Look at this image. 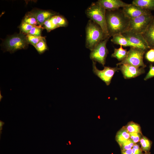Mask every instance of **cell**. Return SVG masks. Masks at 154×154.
Masks as SVG:
<instances>
[{"label":"cell","mask_w":154,"mask_h":154,"mask_svg":"<svg viewBox=\"0 0 154 154\" xmlns=\"http://www.w3.org/2000/svg\"><path fill=\"white\" fill-rule=\"evenodd\" d=\"M107 27L109 37L127 31L130 19L123 15L122 9L106 11Z\"/></svg>","instance_id":"cell-1"},{"label":"cell","mask_w":154,"mask_h":154,"mask_svg":"<svg viewBox=\"0 0 154 154\" xmlns=\"http://www.w3.org/2000/svg\"><path fill=\"white\" fill-rule=\"evenodd\" d=\"M108 37L101 28L89 20L86 27L85 46L91 51Z\"/></svg>","instance_id":"cell-2"},{"label":"cell","mask_w":154,"mask_h":154,"mask_svg":"<svg viewBox=\"0 0 154 154\" xmlns=\"http://www.w3.org/2000/svg\"><path fill=\"white\" fill-rule=\"evenodd\" d=\"M106 10L96 2L93 3L86 9L85 13L87 17L98 25L106 36L109 37L107 29L106 13Z\"/></svg>","instance_id":"cell-3"},{"label":"cell","mask_w":154,"mask_h":154,"mask_svg":"<svg viewBox=\"0 0 154 154\" xmlns=\"http://www.w3.org/2000/svg\"><path fill=\"white\" fill-rule=\"evenodd\" d=\"M28 44L26 35L20 32L7 38L3 46L6 51L12 53L18 50L26 49Z\"/></svg>","instance_id":"cell-4"},{"label":"cell","mask_w":154,"mask_h":154,"mask_svg":"<svg viewBox=\"0 0 154 154\" xmlns=\"http://www.w3.org/2000/svg\"><path fill=\"white\" fill-rule=\"evenodd\" d=\"M146 51L138 48L131 47L128 51L125 58L116 65L117 66L123 64H127L144 68L146 65L143 62V57Z\"/></svg>","instance_id":"cell-5"},{"label":"cell","mask_w":154,"mask_h":154,"mask_svg":"<svg viewBox=\"0 0 154 154\" xmlns=\"http://www.w3.org/2000/svg\"><path fill=\"white\" fill-rule=\"evenodd\" d=\"M154 19L151 13L130 19L127 31L142 34Z\"/></svg>","instance_id":"cell-6"},{"label":"cell","mask_w":154,"mask_h":154,"mask_svg":"<svg viewBox=\"0 0 154 154\" xmlns=\"http://www.w3.org/2000/svg\"><path fill=\"white\" fill-rule=\"evenodd\" d=\"M109 38H107L100 42L91 51L90 55V58L92 61L98 62L103 66L109 52L106 45Z\"/></svg>","instance_id":"cell-7"},{"label":"cell","mask_w":154,"mask_h":154,"mask_svg":"<svg viewBox=\"0 0 154 154\" xmlns=\"http://www.w3.org/2000/svg\"><path fill=\"white\" fill-rule=\"evenodd\" d=\"M96 62L92 61L93 73L104 81L107 86L110 85L115 72L119 70L117 66L115 67L104 66L102 70H100L97 68Z\"/></svg>","instance_id":"cell-8"},{"label":"cell","mask_w":154,"mask_h":154,"mask_svg":"<svg viewBox=\"0 0 154 154\" xmlns=\"http://www.w3.org/2000/svg\"><path fill=\"white\" fill-rule=\"evenodd\" d=\"M122 34L136 47L145 51L150 49L141 34H136L127 31Z\"/></svg>","instance_id":"cell-9"},{"label":"cell","mask_w":154,"mask_h":154,"mask_svg":"<svg viewBox=\"0 0 154 154\" xmlns=\"http://www.w3.org/2000/svg\"><path fill=\"white\" fill-rule=\"evenodd\" d=\"M122 10L125 16L129 19L151 13V11L142 9L132 3L123 8Z\"/></svg>","instance_id":"cell-10"},{"label":"cell","mask_w":154,"mask_h":154,"mask_svg":"<svg viewBox=\"0 0 154 154\" xmlns=\"http://www.w3.org/2000/svg\"><path fill=\"white\" fill-rule=\"evenodd\" d=\"M120 66L119 70L124 78L126 79L136 77L145 72L144 68H143L127 64H123Z\"/></svg>","instance_id":"cell-11"},{"label":"cell","mask_w":154,"mask_h":154,"mask_svg":"<svg viewBox=\"0 0 154 154\" xmlns=\"http://www.w3.org/2000/svg\"><path fill=\"white\" fill-rule=\"evenodd\" d=\"M106 11H113L127 6L130 4L120 0H99L96 2Z\"/></svg>","instance_id":"cell-12"},{"label":"cell","mask_w":154,"mask_h":154,"mask_svg":"<svg viewBox=\"0 0 154 154\" xmlns=\"http://www.w3.org/2000/svg\"><path fill=\"white\" fill-rule=\"evenodd\" d=\"M31 11L35 15L39 25L41 26L46 21L57 14L56 12L49 10L37 9Z\"/></svg>","instance_id":"cell-13"},{"label":"cell","mask_w":154,"mask_h":154,"mask_svg":"<svg viewBox=\"0 0 154 154\" xmlns=\"http://www.w3.org/2000/svg\"><path fill=\"white\" fill-rule=\"evenodd\" d=\"M142 35L150 49H154V19Z\"/></svg>","instance_id":"cell-14"},{"label":"cell","mask_w":154,"mask_h":154,"mask_svg":"<svg viewBox=\"0 0 154 154\" xmlns=\"http://www.w3.org/2000/svg\"><path fill=\"white\" fill-rule=\"evenodd\" d=\"M112 42L115 44L124 46L135 47L130 43L122 34H117L112 36L111 39Z\"/></svg>","instance_id":"cell-15"},{"label":"cell","mask_w":154,"mask_h":154,"mask_svg":"<svg viewBox=\"0 0 154 154\" xmlns=\"http://www.w3.org/2000/svg\"><path fill=\"white\" fill-rule=\"evenodd\" d=\"M132 4L144 9L154 10V0H134Z\"/></svg>","instance_id":"cell-16"},{"label":"cell","mask_w":154,"mask_h":154,"mask_svg":"<svg viewBox=\"0 0 154 154\" xmlns=\"http://www.w3.org/2000/svg\"><path fill=\"white\" fill-rule=\"evenodd\" d=\"M129 138V133L125 126H123L116 134V140L119 145Z\"/></svg>","instance_id":"cell-17"},{"label":"cell","mask_w":154,"mask_h":154,"mask_svg":"<svg viewBox=\"0 0 154 154\" xmlns=\"http://www.w3.org/2000/svg\"><path fill=\"white\" fill-rule=\"evenodd\" d=\"M128 53L127 50L123 49L122 46H120L119 48H115L111 57L115 58L121 62L124 60L126 57Z\"/></svg>","instance_id":"cell-18"},{"label":"cell","mask_w":154,"mask_h":154,"mask_svg":"<svg viewBox=\"0 0 154 154\" xmlns=\"http://www.w3.org/2000/svg\"><path fill=\"white\" fill-rule=\"evenodd\" d=\"M22 21L33 26L39 25L35 15L31 11L26 13Z\"/></svg>","instance_id":"cell-19"},{"label":"cell","mask_w":154,"mask_h":154,"mask_svg":"<svg viewBox=\"0 0 154 154\" xmlns=\"http://www.w3.org/2000/svg\"><path fill=\"white\" fill-rule=\"evenodd\" d=\"M139 142L142 151L145 153L149 152L152 145V141L143 135Z\"/></svg>","instance_id":"cell-20"},{"label":"cell","mask_w":154,"mask_h":154,"mask_svg":"<svg viewBox=\"0 0 154 154\" xmlns=\"http://www.w3.org/2000/svg\"><path fill=\"white\" fill-rule=\"evenodd\" d=\"M125 126L129 133L136 132L142 133L140 125L133 121L129 122Z\"/></svg>","instance_id":"cell-21"},{"label":"cell","mask_w":154,"mask_h":154,"mask_svg":"<svg viewBox=\"0 0 154 154\" xmlns=\"http://www.w3.org/2000/svg\"><path fill=\"white\" fill-rule=\"evenodd\" d=\"M35 47L40 54L43 53L48 50V49L45 37H44L39 41Z\"/></svg>","instance_id":"cell-22"},{"label":"cell","mask_w":154,"mask_h":154,"mask_svg":"<svg viewBox=\"0 0 154 154\" xmlns=\"http://www.w3.org/2000/svg\"><path fill=\"white\" fill-rule=\"evenodd\" d=\"M26 37L29 44L33 45L34 47L38 42L44 37L42 36H37L29 34L26 35Z\"/></svg>","instance_id":"cell-23"},{"label":"cell","mask_w":154,"mask_h":154,"mask_svg":"<svg viewBox=\"0 0 154 154\" xmlns=\"http://www.w3.org/2000/svg\"><path fill=\"white\" fill-rule=\"evenodd\" d=\"M33 26L29 24L22 21L19 26L21 32L26 35L29 33Z\"/></svg>","instance_id":"cell-24"},{"label":"cell","mask_w":154,"mask_h":154,"mask_svg":"<svg viewBox=\"0 0 154 154\" xmlns=\"http://www.w3.org/2000/svg\"><path fill=\"white\" fill-rule=\"evenodd\" d=\"M44 28L42 26H33L29 33L37 36H41L42 31Z\"/></svg>","instance_id":"cell-25"},{"label":"cell","mask_w":154,"mask_h":154,"mask_svg":"<svg viewBox=\"0 0 154 154\" xmlns=\"http://www.w3.org/2000/svg\"><path fill=\"white\" fill-rule=\"evenodd\" d=\"M57 22L59 27H66L68 25V22L65 17L62 15L57 14L56 15Z\"/></svg>","instance_id":"cell-26"},{"label":"cell","mask_w":154,"mask_h":154,"mask_svg":"<svg viewBox=\"0 0 154 154\" xmlns=\"http://www.w3.org/2000/svg\"><path fill=\"white\" fill-rule=\"evenodd\" d=\"M135 144L129 138L122 143L119 146L121 150H124L131 149Z\"/></svg>","instance_id":"cell-27"},{"label":"cell","mask_w":154,"mask_h":154,"mask_svg":"<svg viewBox=\"0 0 154 154\" xmlns=\"http://www.w3.org/2000/svg\"><path fill=\"white\" fill-rule=\"evenodd\" d=\"M129 134L130 138L135 144L139 141L143 136L142 133H131Z\"/></svg>","instance_id":"cell-28"},{"label":"cell","mask_w":154,"mask_h":154,"mask_svg":"<svg viewBox=\"0 0 154 154\" xmlns=\"http://www.w3.org/2000/svg\"><path fill=\"white\" fill-rule=\"evenodd\" d=\"M42 26H43V27L48 32H49L51 30L56 29L52 23L50 19L46 21Z\"/></svg>","instance_id":"cell-29"},{"label":"cell","mask_w":154,"mask_h":154,"mask_svg":"<svg viewBox=\"0 0 154 154\" xmlns=\"http://www.w3.org/2000/svg\"><path fill=\"white\" fill-rule=\"evenodd\" d=\"M146 59L151 62H154V49H150L146 53Z\"/></svg>","instance_id":"cell-30"},{"label":"cell","mask_w":154,"mask_h":154,"mask_svg":"<svg viewBox=\"0 0 154 154\" xmlns=\"http://www.w3.org/2000/svg\"><path fill=\"white\" fill-rule=\"evenodd\" d=\"M149 68L148 72L144 78L145 80L154 77V66L151 64Z\"/></svg>","instance_id":"cell-31"},{"label":"cell","mask_w":154,"mask_h":154,"mask_svg":"<svg viewBox=\"0 0 154 154\" xmlns=\"http://www.w3.org/2000/svg\"><path fill=\"white\" fill-rule=\"evenodd\" d=\"M132 154H142V150L138 144H135L131 148Z\"/></svg>","instance_id":"cell-32"},{"label":"cell","mask_w":154,"mask_h":154,"mask_svg":"<svg viewBox=\"0 0 154 154\" xmlns=\"http://www.w3.org/2000/svg\"><path fill=\"white\" fill-rule=\"evenodd\" d=\"M50 19L54 25L55 27L56 28L59 27L58 25L56 19V15L53 16L51 18H50Z\"/></svg>","instance_id":"cell-33"},{"label":"cell","mask_w":154,"mask_h":154,"mask_svg":"<svg viewBox=\"0 0 154 154\" xmlns=\"http://www.w3.org/2000/svg\"><path fill=\"white\" fill-rule=\"evenodd\" d=\"M121 151V154H132L131 149L128 150Z\"/></svg>","instance_id":"cell-34"},{"label":"cell","mask_w":154,"mask_h":154,"mask_svg":"<svg viewBox=\"0 0 154 154\" xmlns=\"http://www.w3.org/2000/svg\"><path fill=\"white\" fill-rule=\"evenodd\" d=\"M5 124V123L1 120H0V138L1 136V134L2 133V131L1 130H2L3 128H2V127L4 125V124Z\"/></svg>","instance_id":"cell-35"},{"label":"cell","mask_w":154,"mask_h":154,"mask_svg":"<svg viewBox=\"0 0 154 154\" xmlns=\"http://www.w3.org/2000/svg\"><path fill=\"white\" fill-rule=\"evenodd\" d=\"M0 101H1V100L2 98H3V96L1 95V94H0Z\"/></svg>","instance_id":"cell-36"},{"label":"cell","mask_w":154,"mask_h":154,"mask_svg":"<svg viewBox=\"0 0 154 154\" xmlns=\"http://www.w3.org/2000/svg\"><path fill=\"white\" fill-rule=\"evenodd\" d=\"M151 154V153L150 152H147V153H145L144 154Z\"/></svg>","instance_id":"cell-37"}]
</instances>
